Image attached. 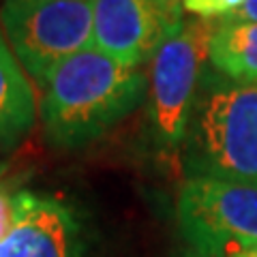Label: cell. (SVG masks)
<instances>
[{"instance_id": "obj_11", "label": "cell", "mask_w": 257, "mask_h": 257, "mask_svg": "<svg viewBox=\"0 0 257 257\" xmlns=\"http://www.w3.org/2000/svg\"><path fill=\"white\" fill-rule=\"evenodd\" d=\"M18 193L20 191H13L9 184L0 182V242L9 236L13 225L18 223V216H20Z\"/></svg>"}, {"instance_id": "obj_5", "label": "cell", "mask_w": 257, "mask_h": 257, "mask_svg": "<svg viewBox=\"0 0 257 257\" xmlns=\"http://www.w3.org/2000/svg\"><path fill=\"white\" fill-rule=\"evenodd\" d=\"M214 28L216 22L182 20L150 60V120L159 144L165 148H178L187 138Z\"/></svg>"}, {"instance_id": "obj_14", "label": "cell", "mask_w": 257, "mask_h": 257, "mask_svg": "<svg viewBox=\"0 0 257 257\" xmlns=\"http://www.w3.org/2000/svg\"><path fill=\"white\" fill-rule=\"evenodd\" d=\"M7 170H9V163H7V161H3V159H0V178H3V176L7 174Z\"/></svg>"}, {"instance_id": "obj_10", "label": "cell", "mask_w": 257, "mask_h": 257, "mask_svg": "<svg viewBox=\"0 0 257 257\" xmlns=\"http://www.w3.org/2000/svg\"><path fill=\"white\" fill-rule=\"evenodd\" d=\"M246 0H182V9L197 20H225L238 11Z\"/></svg>"}, {"instance_id": "obj_1", "label": "cell", "mask_w": 257, "mask_h": 257, "mask_svg": "<svg viewBox=\"0 0 257 257\" xmlns=\"http://www.w3.org/2000/svg\"><path fill=\"white\" fill-rule=\"evenodd\" d=\"M148 77L140 67L111 58L99 47L71 56L41 88V122L58 148L99 140L142 103Z\"/></svg>"}, {"instance_id": "obj_4", "label": "cell", "mask_w": 257, "mask_h": 257, "mask_svg": "<svg viewBox=\"0 0 257 257\" xmlns=\"http://www.w3.org/2000/svg\"><path fill=\"white\" fill-rule=\"evenodd\" d=\"M176 216L197 257H236L257 246V184L184 178Z\"/></svg>"}, {"instance_id": "obj_13", "label": "cell", "mask_w": 257, "mask_h": 257, "mask_svg": "<svg viewBox=\"0 0 257 257\" xmlns=\"http://www.w3.org/2000/svg\"><path fill=\"white\" fill-rule=\"evenodd\" d=\"M236 257H257V246H253V248H246V251H242V253L236 255Z\"/></svg>"}, {"instance_id": "obj_2", "label": "cell", "mask_w": 257, "mask_h": 257, "mask_svg": "<svg viewBox=\"0 0 257 257\" xmlns=\"http://www.w3.org/2000/svg\"><path fill=\"white\" fill-rule=\"evenodd\" d=\"M182 148L187 178L257 184V84L223 77L202 92Z\"/></svg>"}, {"instance_id": "obj_9", "label": "cell", "mask_w": 257, "mask_h": 257, "mask_svg": "<svg viewBox=\"0 0 257 257\" xmlns=\"http://www.w3.org/2000/svg\"><path fill=\"white\" fill-rule=\"evenodd\" d=\"M208 62L229 82L257 84V24L216 22Z\"/></svg>"}, {"instance_id": "obj_8", "label": "cell", "mask_w": 257, "mask_h": 257, "mask_svg": "<svg viewBox=\"0 0 257 257\" xmlns=\"http://www.w3.org/2000/svg\"><path fill=\"white\" fill-rule=\"evenodd\" d=\"M35 120V88L0 30V148L11 150L18 146L32 131Z\"/></svg>"}, {"instance_id": "obj_6", "label": "cell", "mask_w": 257, "mask_h": 257, "mask_svg": "<svg viewBox=\"0 0 257 257\" xmlns=\"http://www.w3.org/2000/svg\"><path fill=\"white\" fill-rule=\"evenodd\" d=\"M182 0H96L94 47L142 69L182 24Z\"/></svg>"}, {"instance_id": "obj_12", "label": "cell", "mask_w": 257, "mask_h": 257, "mask_svg": "<svg viewBox=\"0 0 257 257\" xmlns=\"http://www.w3.org/2000/svg\"><path fill=\"white\" fill-rule=\"evenodd\" d=\"M223 24H257V0H246L238 11L227 15Z\"/></svg>"}, {"instance_id": "obj_3", "label": "cell", "mask_w": 257, "mask_h": 257, "mask_svg": "<svg viewBox=\"0 0 257 257\" xmlns=\"http://www.w3.org/2000/svg\"><path fill=\"white\" fill-rule=\"evenodd\" d=\"M96 0H3L0 30L39 90L71 56L94 45Z\"/></svg>"}, {"instance_id": "obj_7", "label": "cell", "mask_w": 257, "mask_h": 257, "mask_svg": "<svg viewBox=\"0 0 257 257\" xmlns=\"http://www.w3.org/2000/svg\"><path fill=\"white\" fill-rule=\"evenodd\" d=\"M20 216L0 257H84L79 223L71 208L50 195L20 191Z\"/></svg>"}]
</instances>
